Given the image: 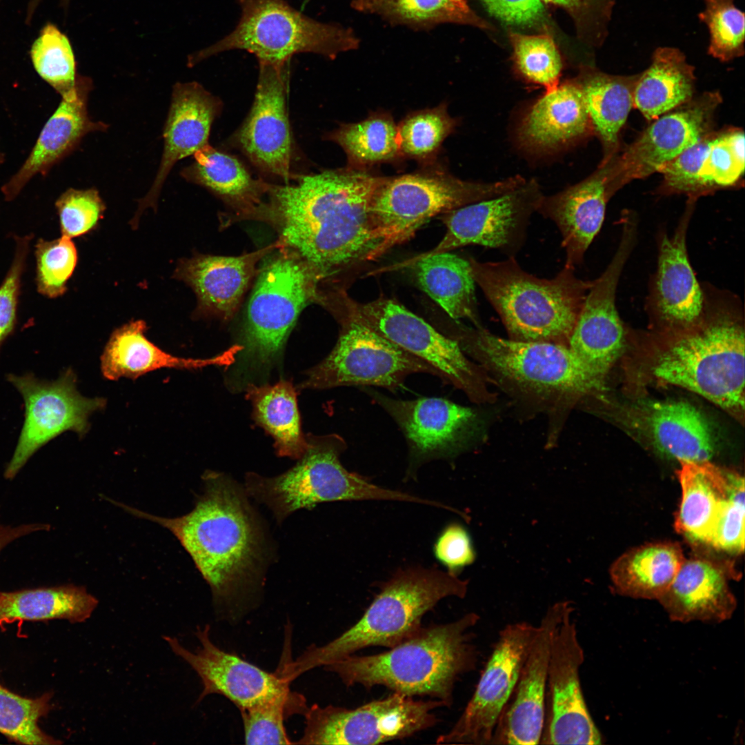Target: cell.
<instances>
[{
    "label": "cell",
    "instance_id": "1",
    "mask_svg": "<svg viewBox=\"0 0 745 745\" xmlns=\"http://www.w3.org/2000/svg\"><path fill=\"white\" fill-rule=\"evenodd\" d=\"M383 177L349 166L268 183L257 218L269 221L279 241L304 260L320 282L378 258L381 243L372 202Z\"/></svg>",
    "mask_w": 745,
    "mask_h": 745
},
{
    "label": "cell",
    "instance_id": "2",
    "mask_svg": "<svg viewBox=\"0 0 745 745\" xmlns=\"http://www.w3.org/2000/svg\"><path fill=\"white\" fill-rule=\"evenodd\" d=\"M203 481V494L181 517H163L112 503L169 530L210 586L214 602L232 604L261 580L266 555L264 530L245 488L212 470L204 473Z\"/></svg>",
    "mask_w": 745,
    "mask_h": 745
},
{
    "label": "cell",
    "instance_id": "3",
    "mask_svg": "<svg viewBox=\"0 0 745 745\" xmlns=\"http://www.w3.org/2000/svg\"><path fill=\"white\" fill-rule=\"evenodd\" d=\"M698 323L659 332L664 339L651 368L658 381L697 393L731 413L744 408L745 338L742 308L734 295L704 287Z\"/></svg>",
    "mask_w": 745,
    "mask_h": 745
},
{
    "label": "cell",
    "instance_id": "4",
    "mask_svg": "<svg viewBox=\"0 0 745 745\" xmlns=\"http://www.w3.org/2000/svg\"><path fill=\"white\" fill-rule=\"evenodd\" d=\"M479 619L477 613H468L449 623L421 626L386 652L352 654L324 668L347 686H384L410 697L429 696L450 706L458 679L476 667L473 629Z\"/></svg>",
    "mask_w": 745,
    "mask_h": 745
},
{
    "label": "cell",
    "instance_id": "5",
    "mask_svg": "<svg viewBox=\"0 0 745 745\" xmlns=\"http://www.w3.org/2000/svg\"><path fill=\"white\" fill-rule=\"evenodd\" d=\"M319 283L312 268L284 246L263 261L237 344L241 350L224 375L231 392L266 384L281 364L287 339L301 310L323 299Z\"/></svg>",
    "mask_w": 745,
    "mask_h": 745
},
{
    "label": "cell",
    "instance_id": "6",
    "mask_svg": "<svg viewBox=\"0 0 745 745\" xmlns=\"http://www.w3.org/2000/svg\"><path fill=\"white\" fill-rule=\"evenodd\" d=\"M468 580L437 568L398 570L381 586L362 617L335 639L310 646L288 669L292 679L370 646L391 648L417 633L424 615L448 597L464 598Z\"/></svg>",
    "mask_w": 745,
    "mask_h": 745
},
{
    "label": "cell",
    "instance_id": "7",
    "mask_svg": "<svg viewBox=\"0 0 745 745\" xmlns=\"http://www.w3.org/2000/svg\"><path fill=\"white\" fill-rule=\"evenodd\" d=\"M475 283L499 314L509 339L568 346L593 281L564 268L553 279L533 275L514 257L497 262L468 259Z\"/></svg>",
    "mask_w": 745,
    "mask_h": 745
},
{
    "label": "cell",
    "instance_id": "8",
    "mask_svg": "<svg viewBox=\"0 0 745 745\" xmlns=\"http://www.w3.org/2000/svg\"><path fill=\"white\" fill-rule=\"evenodd\" d=\"M308 447L295 466L272 477L246 475L247 494L266 504L279 523L301 508L321 502L346 500L418 501L417 496L375 485L348 471L339 457L346 449L337 434L306 436Z\"/></svg>",
    "mask_w": 745,
    "mask_h": 745
},
{
    "label": "cell",
    "instance_id": "9",
    "mask_svg": "<svg viewBox=\"0 0 745 745\" xmlns=\"http://www.w3.org/2000/svg\"><path fill=\"white\" fill-rule=\"evenodd\" d=\"M526 179L515 175L493 182L460 179L441 168L383 177L375 192L372 215L381 239L378 257L412 237L432 218L510 192Z\"/></svg>",
    "mask_w": 745,
    "mask_h": 745
},
{
    "label": "cell",
    "instance_id": "10",
    "mask_svg": "<svg viewBox=\"0 0 745 745\" xmlns=\"http://www.w3.org/2000/svg\"><path fill=\"white\" fill-rule=\"evenodd\" d=\"M241 16L235 29L188 57V66L219 53L242 50L259 63H286L295 54L311 52L334 59L358 48L352 29L316 21L285 0H237Z\"/></svg>",
    "mask_w": 745,
    "mask_h": 745
},
{
    "label": "cell",
    "instance_id": "11",
    "mask_svg": "<svg viewBox=\"0 0 745 745\" xmlns=\"http://www.w3.org/2000/svg\"><path fill=\"white\" fill-rule=\"evenodd\" d=\"M459 331L451 338L462 351L524 389L580 397L603 388L566 345L504 339L483 327Z\"/></svg>",
    "mask_w": 745,
    "mask_h": 745
},
{
    "label": "cell",
    "instance_id": "12",
    "mask_svg": "<svg viewBox=\"0 0 745 745\" xmlns=\"http://www.w3.org/2000/svg\"><path fill=\"white\" fill-rule=\"evenodd\" d=\"M330 353L306 373L301 389L339 386H379L395 390L415 373H439L424 360L386 339L346 313Z\"/></svg>",
    "mask_w": 745,
    "mask_h": 745
},
{
    "label": "cell",
    "instance_id": "13",
    "mask_svg": "<svg viewBox=\"0 0 745 745\" xmlns=\"http://www.w3.org/2000/svg\"><path fill=\"white\" fill-rule=\"evenodd\" d=\"M437 699H415L393 692L390 696L350 709L316 704L304 713L306 726L299 744H378L401 739L437 723Z\"/></svg>",
    "mask_w": 745,
    "mask_h": 745
},
{
    "label": "cell",
    "instance_id": "14",
    "mask_svg": "<svg viewBox=\"0 0 745 745\" xmlns=\"http://www.w3.org/2000/svg\"><path fill=\"white\" fill-rule=\"evenodd\" d=\"M344 313L352 316L409 353L431 366L443 380L463 390L470 399L484 398L477 367L457 342L433 328L397 301L379 298L361 304L348 299Z\"/></svg>",
    "mask_w": 745,
    "mask_h": 745
},
{
    "label": "cell",
    "instance_id": "15",
    "mask_svg": "<svg viewBox=\"0 0 745 745\" xmlns=\"http://www.w3.org/2000/svg\"><path fill=\"white\" fill-rule=\"evenodd\" d=\"M7 380L21 395L25 419L13 455L4 476L12 479L42 446L61 433L71 430L83 436L88 430V419L103 408V398H88L77 388V376L68 368L54 381H45L32 372L6 375Z\"/></svg>",
    "mask_w": 745,
    "mask_h": 745
},
{
    "label": "cell",
    "instance_id": "16",
    "mask_svg": "<svg viewBox=\"0 0 745 745\" xmlns=\"http://www.w3.org/2000/svg\"><path fill=\"white\" fill-rule=\"evenodd\" d=\"M543 196L533 178L510 192L443 214L446 231L440 242L430 250L390 265L389 269L408 268L421 258L468 245L499 249L513 256L524 242L530 218Z\"/></svg>",
    "mask_w": 745,
    "mask_h": 745
},
{
    "label": "cell",
    "instance_id": "17",
    "mask_svg": "<svg viewBox=\"0 0 745 745\" xmlns=\"http://www.w3.org/2000/svg\"><path fill=\"white\" fill-rule=\"evenodd\" d=\"M573 610L572 606L566 611L551 641L541 744L602 743L581 686L584 653L572 619Z\"/></svg>",
    "mask_w": 745,
    "mask_h": 745
},
{
    "label": "cell",
    "instance_id": "18",
    "mask_svg": "<svg viewBox=\"0 0 745 745\" xmlns=\"http://www.w3.org/2000/svg\"><path fill=\"white\" fill-rule=\"evenodd\" d=\"M637 235L635 226H622L617 250L606 270L593 281L568 344L574 355L602 385L627 339L626 328L616 308L615 295Z\"/></svg>",
    "mask_w": 745,
    "mask_h": 745
},
{
    "label": "cell",
    "instance_id": "19",
    "mask_svg": "<svg viewBox=\"0 0 745 745\" xmlns=\"http://www.w3.org/2000/svg\"><path fill=\"white\" fill-rule=\"evenodd\" d=\"M527 622L507 624L500 631L475 690L463 713L437 744H490L498 719L518 679L535 634Z\"/></svg>",
    "mask_w": 745,
    "mask_h": 745
},
{
    "label": "cell",
    "instance_id": "20",
    "mask_svg": "<svg viewBox=\"0 0 745 745\" xmlns=\"http://www.w3.org/2000/svg\"><path fill=\"white\" fill-rule=\"evenodd\" d=\"M717 92H706L659 116L624 151L610 160L609 184L615 193L645 178L712 132Z\"/></svg>",
    "mask_w": 745,
    "mask_h": 745
},
{
    "label": "cell",
    "instance_id": "21",
    "mask_svg": "<svg viewBox=\"0 0 745 745\" xmlns=\"http://www.w3.org/2000/svg\"><path fill=\"white\" fill-rule=\"evenodd\" d=\"M695 201L688 200L672 235L657 236V265L652 278L646 309L652 321L670 332L698 323L706 304L704 287L699 284L688 257L686 235Z\"/></svg>",
    "mask_w": 745,
    "mask_h": 745
},
{
    "label": "cell",
    "instance_id": "22",
    "mask_svg": "<svg viewBox=\"0 0 745 745\" xmlns=\"http://www.w3.org/2000/svg\"><path fill=\"white\" fill-rule=\"evenodd\" d=\"M259 63L250 112L235 136L239 148L260 170L289 181L292 140L286 110L287 63Z\"/></svg>",
    "mask_w": 745,
    "mask_h": 745
},
{
    "label": "cell",
    "instance_id": "23",
    "mask_svg": "<svg viewBox=\"0 0 745 745\" xmlns=\"http://www.w3.org/2000/svg\"><path fill=\"white\" fill-rule=\"evenodd\" d=\"M366 391L401 429L413 466L453 456L475 433L477 414L470 408L444 398L401 400L372 390Z\"/></svg>",
    "mask_w": 745,
    "mask_h": 745
},
{
    "label": "cell",
    "instance_id": "24",
    "mask_svg": "<svg viewBox=\"0 0 745 745\" xmlns=\"http://www.w3.org/2000/svg\"><path fill=\"white\" fill-rule=\"evenodd\" d=\"M568 601L550 606L539 625L512 695L496 724L490 744H539L544 706L550 644Z\"/></svg>",
    "mask_w": 745,
    "mask_h": 745
},
{
    "label": "cell",
    "instance_id": "25",
    "mask_svg": "<svg viewBox=\"0 0 745 745\" xmlns=\"http://www.w3.org/2000/svg\"><path fill=\"white\" fill-rule=\"evenodd\" d=\"M195 635L200 646L195 652L183 646L176 637L163 638L172 652L188 663L200 677L203 689L197 702L207 695L218 694L241 709L289 685L290 682L281 668L277 673H270L219 648L210 639L208 625L199 627Z\"/></svg>",
    "mask_w": 745,
    "mask_h": 745
},
{
    "label": "cell",
    "instance_id": "26",
    "mask_svg": "<svg viewBox=\"0 0 745 745\" xmlns=\"http://www.w3.org/2000/svg\"><path fill=\"white\" fill-rule=\"evenodd\" d=\"M93 88L90 78L78 74L75 86L61 101L43 127L28 157L1 188L6 201L14 200L37 175H46L69 155L88 133L105 131L108 125L92 121L88 101Z\"/></svg>",
    "mask_w": 745,
    "mask_h": 745
},
{
    "label": "cell",
    "instance_id": "27",
    "mask_svg": "<svg viewBox=\"0 0 745 745\" xmlns=\"http://www.w3.org/2000/svg\"><path fill=\"white\" fill-rule=\"evenodd\" d=\"M221 101L197 82L177 83L163 129V151L153 183L139 201L133 222L148 207L156 208L162 186L175 164L208 145L212 122Z\"/></svg>",
    "mask_w": 745,
    "mask_h": 745
},
{
    "label": "cell",
    "instance_id": "28",
    "mask_svg": "<svg viewBox=\"0 0 745 745\" xmlns=\"http://www.w3.org/2000/svg\"><path fill=\"white\" fill-rule=\"evenodd\" d=\"M610 161L584 180L544 195L539 205L537 212L552 220L561 233L565 267L575 269L582 264L603 223L607 202L615 194L609 185Z\"/></svg>",
    "mask_w": 745,
    "mask_h": 745
},
{
    "label": "cell",
    "instance_id": "29",
    "mask_svg": "<svg viewBox=\"0 0 745 745\" xmlns=\"http://www.w3.org/2000/svg\"><path fill=\"white\" fill-rule=\"evenodd\" d=\"M282 246L277 241L237 257L196 255L180 261L174 277L192 288L197 297L199 315L228 321L239 308L259 261Z\"/></svg>",
    "mask_w": 745,
    "mask_h": 745
},
{
    "label": "cell",
    "instance_id": "30",
    "mask_svg": "<svg viewBox=\"0 0 745 745\" xmlns=\"http://www.w3.org/2000/svg\"><path fill=\"white\" fill-rule=\"evenodd\" d=\"M593 134L582 90L574 78L545 90L525 112L516 132L519 146L535 154L573 146Z\"/></svg>",
    "mask_w": 745,
    "mask_h": 745
},
{
    "label": "cell",
    "instance_id": "31",
    "mask_svg": "<svg viewBox=\"0 0 745 745\" xmlns=\"http://www.w3.org/2000/svg\"><path fill=\"white\" fill-rule=\"evenodd\" d=\"M726 566L704 557L685 559L673 582L658 599L673 622L717 624L732 617L737 601Z\"/></svg>",
    "mask_w": 745,
    "mask_h": 745
},
{
    "label": "cell",
    "instance_id": "32",
    "mask_svg": "<svg viewBox=\"0 0 745 745\" xmlns=\"http://www.w3.org/2000/svg\"><path fill=\"white\" fill-rule=\"evenodd\" d=\"M677 472L682 498L675 520L676 530L694 543L710 546L729 499L738 473L710 461H679Z\"/></svg>",
    "mask_w": 745,
    "mask_h": 745
},
{
    "label": "cell",
    "instance_id": "33",
    "mask_svg": "<svg viewBox=\"0 0 745 745\" xmlns=\"http://www.w3.org/2000/svg\"><path fill=\"white\" fill-rule=\"evenodd\" d=\"M142 320L130 321L111 335L101 359L103 375L110 380L136 379L161 368L198 369L208 366H229L241 347L235 344L226 351L206 359L181 358L162 350L145 336Z\"/></svg>",
    "mask_w": 745,
    "mask_h": 745
},
{
    "label": "cell",
    "instance_id": "34",
    "mask_svg": "<svg viewBox=\"0 0 745 745\" xmlns=\"http://www.w3.org/2000/svg\"><path fill=\"white\" fill-rule=\"evenodd\" d=\"M639 74L613 75L590 65L579 66L574 77L586 103L593 134L603 149L600 165L615 157L620 130L633 108V92Z\"/></svg>",
    "mask_w": 745,
    "mask_h": 745
},
{
    "label": "cell",
    "instance_id": "35",
    "mask_svg": "<svg viewBox=\"0 0 745 745\" xmlns=\"http://www.w3.org/2000/svg\"><path fill=\"white\" fill-rule=\"evenodd\" d=\"M648 426L655 447L679 461H710L714 455L715 441L711 425L691 404L655 403L649 412Z\"/></svg>",
    "mask_w": 745,
    "mask_h": 745
},
{
    "label": "cell",
    "instance_id": "36",
    "mask_svg": "<svg viewBox=\"0 0 745 745\" xmlns=\"http://www.w3.org/2000/svg\"><path fill=\"white\" fill-rule=\"evenodd\" d=\"M685 557L674 542L646 544L623 553L612 564L610 576L619 594L657 599L669 588Z\"/></svg>",
    "mask_w": 745,
    "mask_h": 745
},
{
    "label": "cell",
    "instance_id": "37",
    "mask_svg": "<svg viewBox=\"0 0 745 745\" xmlns=\"http://www.w3.org/2000/svg\"><path fill=\"white\" fill-rule=\"evenodd\" d=\"M195 160L181 175L221 197L241 216L256 217L268 183L253 178L233 156L209 144L194 154Z\"/></svg>",
    "mask_w": 745,
    "mask_h": 745
},
{
    "label": "cell",
    "instance_id": "38",
    "mask_svg": "<svg viewBox=\"0 0 745 745\" xmlns=\"http://www.w3.org/2000/svg\"><path fill=\"white\" fill-rule=\"evenodd\" d=\"M694 70L679 49L657 48L648 68L639 74L633 108L650 121L688 102L695 90Z\"/></svg>",
    "mask_w": 745,
    "mask_h": 745
},
{
    "label": "cell",
    "instance_id": "39",
    "mask_svg": "<svg viewBox=\"0 0 745 745\" xmlns=\"http://www.w3.org/2000/svg\"><path fill=\"white\" fill-rule=\"evenodd\" d=\"M408 268L413 269L419 288L450 318L468 319L476 328L482 327L468 260L446 252L417 259Z\"/></svg>",
    "mask_w": 745,
    "mask_h": 745
},
{
    "label": "cell",
    "instance_id": "40",
    "mask_svg": "<svg viewBox=\"0 0 745 745\" xmlns=\"http://www.w3.org/2000/svg\"><path fill=\"white\" fill-rule=\"evenodd\" d=\"M98 603L83 586L71 584L0 591V626L17 621L65 619L82 623L91 617Z\"/></svg>",
    "mask_w": 745,
    "mask_h": 745
},
{
    "label": "cell",
    "instance_id": "41",
    "mask_svg": "<svg viewBox=\"0 0 745 745\" xmlns=\"http://www.w3.org/2000/svg\"><path fill=\"white\" fill-rule=\"evenodd\" d=\"M255 422L274 439L277 455L299 459L308 443L301 429L297 393L292 384L281 379L274 385H251L246 390Z\"/></svg>",
    "mask_w": 745,
    "mask_h": 745
},
{
    "label": "cell",
    "instance_id": "42",
    "mask_svg": "<svg viewBox=\"0 0 745 745\" xmlns=\"http://www.w3.org/2000/svg\"><path fill=\"white\" fill-rule=\"evenodd\" d=\"M344 150L349 167L370 169L375 164L401 158L397 126L390 114L372 112L356 123H343L327 136Z\"/></svg>",
    "mask_w": 745,
    "mask_h": 745
},
{
    "label": "cell",
    "instance_id": "43",
    "mask_svg": "<svg viewBox=\"0 0 745 745\" xmlns=\"http://www.w3.org/2000/svg\"><path fill=\"white\" fill-rule=\"evenodd\" d=\"M352 6L359 12L414 29H429L448 23L489 28L466 0H353Z\"/></svg>",
    "mask_w": 745,
    "mask_h": 745
},
{
    "label": "cell",
    "instance_id": "44",
    "mask_svg": "<svg viewBox=\"0 0 745 745\" xmlns=\"http://www.w3.org/2000/svg\"><path fill=\"white\" fill-rule=\"evenodd\" d=\"M457 126L446 103L410 113L397 126L401 158L433 164L443 142Z\"/></svg>",
    "mask_w": 745,
    "mask_h": 745
},
{
    "label": "cell",
    "instance_id": "45",
    "mask_svg": "<svg viewBox=\"0 0 745 745\" xmlns=\"http://www.w3.org/2000/svg\"><path fill=\"white\" fill-rule=\"evenodd\" d=\"M304 697L290 691L289 685L248 707L239 709L246 744H292L284 720L295 713L304 715L308 709Z\"/></svg>",
    "mask_w": 745,
    "mask_h": 745
},
{
    "label": "cell",
    "instance_id": "46",
    "mask_svg": "<svg viewBox=\"0 0 745 745\" xmlns=\"http://www.w3.org/2000/svg\"><path fill=\"white\" fill-rule=\"evenodd\" d=\"M52 695L30 698L18 695L0 683V733L21 744L56 745L61 741L43 732L39 721L52 708Z\"/></svg>",
    "mask_w": 745,
    "mask_h": 745
},
{
    "label": "cell",
    "instance_id": "47",
    "mask_svg": "<svg viewBox=\"0 0 745 745\" xmlns=\"http://www.w3.org/2000/svg\"><path fill=\"white\" fill-rule=\"evenodd\" d=\"M30 56L39 76L63 97L75 86L77 72L70 42L54 24L46 23L32 43Z\"/></svg>",
    "mask_w": 745,
    "mask_h": 745
},
{
    "label": "cell",
    "instance_id": "48",
    "mask_svg": "<svg viewBox=\"0 0 745 745\" xmlns=\"http://www.w3.org/2000/svg\"><path fill=\"white\" fill-rule=\"evenodd\" d=\"M514 66L526 81L551 90L560 83L563 62L549 34L535 35L510 32Z\"/></svg>",
    "mask_w": 745,
    "mask_h": 745
},
{
    "label": "cell",
    "instance_id": "49",
    "mask_svg": "<svg viewBox=\"0 0 745 745\" xmlns=\"http://www.w3.org/2000/svg\"><path fill=\"white\" fill-rule=\"evenodd\" d=\"M735 0H704L705 8L698 14L709 30L708 54L722 62L744 54V13Z\"/></svg>",
    "mask_w": 745,
    "mask_h": 745
},
{
    "label": "cell",
    "instance_id": "50",
    "mask_svg": "<svg viewBox=\"0 0 745 745\" xmlns=\"http://www.w3.org/2000/svg\"><path fill=\"white\" fill-rule=\"evenodd\" d=\"M34 248L38 292L52 299L62 296L78 261L74 244L64 236L51 241L40 238Z\"/></svg>",
    "mask_w": 745,
    "mask_h": 745
},
{
    "label": "cell",
    "instance_id": "51",
    "mask_svg": "<svg viewBox=\"0 0 745 745\" xmlns=\"http://www.w3.org/2000/svg\"><path fill=\"white\" fill-rule=\"evenodd\" d=\"M744 171V134L740 129L717 132L706 152L700 178L709 194L734 186Z\"/></svg>",
    "mask_w": 745,
    "mask_h": 745
},
{
    "label": "cell",
    "instance_id": "52",
    "mask_svg": "<svg viewBox=\"0 0 745 745\" xmlns=\"http://www.w3.org/2000/svg\"><path fill=\"white\" fill-rule=\"evenodd\" d=\"M717 132H711L672 160L662 165L657 172L663 176L659 192L662 195H686L696 201L708 193L700 178V169Z\"/></svg>",
    "mask_w": 745,
    "mask_h": 745
},
{
    "label": "cell",
    "instance_id": "53",
    "mask_svg": "<svg viewBox=\"0 0 745 745\" xmlns=\"http://www.w3.org/2000/svg\"><path fill=\"white\" fill-rule=\"evenodd\" d=\"M61 236L70 239L92 231L103 216L105 203L95 188H69L55 202Z\"/></svg>",
    "mask_w": 745,
    "mask_h": 745
},
{
    "label": "cell",
    "instance_id": "54",
    "mask_svg": "<svg viewBox=\"0 0 745 745\" xmlns=\"http://www.w3.org/2000/svg\"><path fill=\"white\" fill-rule=\"evenodd\" d=\"M32 237V234L14 237V258L0 286V347L12 334L17 325L21 277Z\"/></svg>",
    "mask_w": 745,
    "mask_h": 745
},
{
    "label": "cell",
    "instance_id": "55",
    "mask_svg": "<svg viewBox=\"0 0 745 745\" xmlns=\"http://www.w3.org/2000/svg\"><path fill=\"white\" fill-rule=\"evenodd\" d=\"M744 479L740 475L715 528L710 546L728 553L744 550Z\"/></svg>",
    "mask_w": 745,
    "mask_h": 745
},
{
    "label": "cell",
    "instance_id": "56",
    "mask_svg": "<svg viewBox=\"0 0 745 745\" xmlns=\"http://www.w3.org/2000/svg\"><path fill=\"white\" fill-rule=\"evenodd\" d=\"M564 8L573 18L579 31L601 43L606 34L615 0H541Z\"/></svg>",
    "mask_w": 745,
    "mask_h": 745
},
{
    "label": "cell",
    "instance_id": "57",
    "mask_svg": "<svg viewBox=\"0 0 745 745\" xmlns=\"http://www.w3.org/2000/svg\"><path fill=\"white\" fill-rule=\"evenodd\" d=\"M433 553L448 572L455 575L476 559L471 536L458 523L450 524L443 529L435 543Z\"/></svg>",
    "mask_w": 745,
    "mask_h": 745
},
{
    "label": "cell",
    "instance_id": "58",
    "mask_svg": "<svg viewBox=\"0 0 745 745\" xmlns=\"http://www.w3.org/2000/svg\"><path fill=\"white\" fill-rule=\"evenodd\" d=\"M481 1L493 16L507 24L521 28H542L548 22L541 0Z\"/></svg>",
    "mask_w": 745,
    "mask_h": 745
},
{
    "label": "cell",
    "instance_id": "59",
    "mask_svg": "<svg viewBox=\"0 0 745 745\" xmlns=\"http://www.w3.org/2000/svg\"><path fill=\"white\" fill-rule=\"evenodd\" d=\"M49 529V526L43 524H22L17 526L0 524V552L8 544L15 539L30 533Z\"/></svg>",
    "mask_w": 745,
    "mask_h": 745
},
{
    "label": "cell",
    "instance_id": "60",
    "mask_svg": "<svg viewBox=\"0 0 745 745\" xmlns=\"http://www.w3.org/2000/svg\"><path fill=\"white\" fill-rule=\"evenodd\" d=\"M42 1L43 0H30L28 3L26 15V22L27 23H29L31 21L32 16ZM70 1V0H60L61 5L66 9L68 6Z\"/></svg>",
    "mask_w": 745,
    "mask_h": 745
},
{
    "label": "cell",
    "instance_id": "61",
    "mask_svg": "<svg viewBox=\"0 0 745 745\" xmlns=\"http://www.w3.org/2000/svg\"><path fill=\"white\" fill-rule=\"evenodd\" d=\"M4 160H5L4 155L2 152H0V166H1L3 164V163L4 162Z\"/></svg>",
    "mask_w": 745,
    "mask_h": 745
}]
</instances>
